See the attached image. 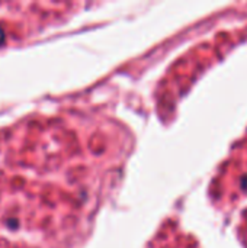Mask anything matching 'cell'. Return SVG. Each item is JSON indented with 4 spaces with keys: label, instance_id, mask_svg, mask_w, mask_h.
<instances>
[{
    "label": "cell",
    "instance_id": "cell-1",
    "mask_svg": "<svg viewBox=\"0 0 247 248\" xmlns=\"http://www.w3.org/2000/svg\"><path fill=\"white\" fill-rule=\"evenodd\" d=\"M4 38H6V36H4V31H3V28H1V25H0V45L4 42Z\"/></svg>",
    "mask_w": 247,
    "mask_h": 248
}]
</instances>
